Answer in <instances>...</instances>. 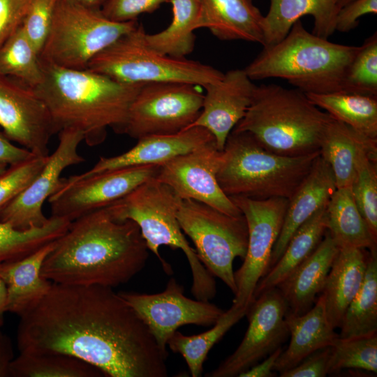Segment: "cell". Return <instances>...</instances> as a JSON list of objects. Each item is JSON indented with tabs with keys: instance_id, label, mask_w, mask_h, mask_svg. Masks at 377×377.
Segmentation results:
<instances>
[{
	"instance_id": "cell-1",
	"label": "cell",
	"mask_w": 377,
	"mask_h": 377,
	"mask_svg": "<svg viewBox=\"0 0 377 377\" xmlns=\"http://www.w3.org/2000/svg\"><path fill=\"white\" fill-rule=\"evenodd\" d=\"M20 318V353L68 355L110 377L168 376L167 357L112 288L52 283Z\"/></svg>"
},
{
	"instance_id": "cell-2",
	"label": "cell",
	"mask_w": 377,
	"mask_h": 377,
	"mask_svg": "<svg viewBox=\"0 0 377 377\" xmlns=\"http://www.w3.org/2000/svg\"><path fill=\"white\" fill-rule=\"evenodd\" d=\"M148 257L138 224L114 219L104 207L71 223L43 261L41 275L59 284L113 288L141 272Z\"/></svg>"
},
{
	"instance_id": "cell-3",
	"label": "cell",
	"mask_w": 377,
	"mask_h": 377,
	"mask_svg": "<svg viewBox=\"0 0 377 377\" xmlns=\"http://www.w3.org/2000/svg\"><path fill=\"white\" fill-rule=\"evenodd\" d=\"M42 63L43 80L33 89L47 106L57 133L77 129L90 147L103 142L108 128L124 134L131 105L143 84L121 82L87 68Z\"/></svg>"
},
{
	"instance_id": "cell-4",
	"label": "cell",
	"mask_w": 377,
	"mask_h": 377,
	"mask_svg": "<svg viewBox=\"0 0 377 377\" xmlns=\"http://www.w3.org/2000/svg\"><path fill=\"white\" fill-rule=\"evenodd\" d=\"M359 47L310 33L300 20L281 41L263 47L244 70L252 80L281 78L305 94L344 91L346 75Z\"/></svg>"
},
{
	"instance_id": "cell-5",
	"label": "cell",
	"mask_w": 377,
	"mask_h": 377,
	"mask_svg": "<svg viewBox=\"0 0 377 377\" xmlns=\"http://www.w3.org/2000/svg\"><path fill=\"white\" fill-rule=\"evenodd\" d=\"M332 117L296 88L256 85L244 116L232 131L248 132L267 150L285 156L320 151Z\"/></svg>"
},
{
	"instance_id": "cell-6",
	"label": "cell",
	"mask_w": 377,
	"mask_h": 377,
	"mask_svg": "<svg viewBox=\"0 0 377 377\" xmlns=\"http://www.w3.org/2000/svg\"><path fill=\"white\" fill-rule=\"evenodd\" d=\"M320 151L300 156L272 153L248 132L227 138L216 178L228 197L289 199L310 172Z\"/></svg>"
},
{
	"instance_id": "cell-7",
	"label": "cell",
	"mask_w": 377,
	"mask_h": 377,
	"mask_svg": "<svg viewBox=\"0 0 377 377\" xmlns=\"http://www.w3.org/2000/svg\"><path fill=\"white\" fill-rule=\"evenodd\" d=\"M180 202L169 186L153 177L105 207L114 219H129L138 224L149 251L158 258L167 274H171L172 269L161 257L159 248L168 246L173 250L181 249L191 267L192 294L206 295L215 289L216 281L179 226L177 215Z\"/></svg>"
},
{
	"instance_id": "cell-8",
	"label": "cell",
	"mask_w": 377,
	"mask_h": 377,
	"mask_svg": "<svg viewBox=\"0 0 377 377\" xmlns=\"http://www.w3.org/2000/svg\"><path fill=\"white\" fill-rule=\"evenodd\" d=\"M145 34L138 24L98 53L87 68L132 84L175 82L205 87L223 77L209 65L156 52L147 45Z\"/></svg>"
},
{
	"instance_id": "cell-9",
	"label": "cell",
	"mask_w": 377,
	"mask_h": 377,
	"mask_svg": "<svg viewBox=\"0 0 377 377\" xmlns=\"http://www.w3.org/2000/svg\"><path fill=\"white\" fill-rule=\"evenodd\" d=\"M138 24L137 20L115 22L101 9L57 0L40 60L68 68H87L98 53Z\"/></svg>"
},
{
	"instance_id": "cell-10",
	"label": "cell",
	"mask_w": 377,
	"mask_h": 377,
	"mask_svg": "<svg viewBox=\"0 0 377 377\" xmlns=\"http://www.w3.org/2000/svg\"><path fill=\"white\" fill-rule=\"evenodd\" d=\"M177 216L201 263L235 295L233 262L236 258H244L248 244L244 216L229 215L193 200H181Z\"/></svg>"
},
{
	"instance_id": "cell-11",
	"label": "cell",
	"mask_w": 377,
	"mask_h": 377,
	"mask_svg": "<svg viewBox=\"0 0 377 377\" xmlns=\"http://www.w3.org/2000/svg\"><path fill=\"white\" fill-rule=\"evenodd\" d=\"M198 87L175 82L143 84L131 105L124 134L138 140L188 128L202 107L204 94Z\"/></svg>"
},
{
	"instance_id": "cell-12",
	"label": "cell",
	"mask_w": 377,
	"mask_h": 377,
	"mask_svg": "<svg viewBox=\"0 0 377 377\" xmlns=\"http://www.w3.org/2000/svg\"><path fill=\"white\" fill-rule=\"evenodd\" d=\"M244 216L248 227L246 253L235 272L237 291L232 304L248 309L257 283L268 270L271 254L280 234L288 199L254 200L229 197Z\"/></svg>"
},
{
	"instance_id": "cell-13",
	"label": "cell",
	"mask_w": 377,
	"mask_h": 377,
	"mask_svg": "<svg viewBox=\"0 0 377 377\" xmlns=\"http://www.w3.org/2000/svg\"><path fill=\"white\" fill-rule=\"evenodd\" d=\"M160 165L122 168L89 176L62 178L49 198L51 216L70 221L106 207L124 197L145 181L156 177Z\"/></svg>"
},
{
	"instance_id": "cell-14",
	"label": "cell",
	"mask_w": 377,
	"mask_h": 377,
	"mask_svg": "<svg viewBox=\"0 0 377 377\" xmlns=\"http://www.w3.org/2000/svg\"><path fill=\"white\" fill-rule=\"evenodd\" d=\"M119 294L145 322L167 357L168 341L180 326L213 325L224 313L209 301L187 297L183 286L175 278H171L165 289L158 293Z\"/></svg>"
},
{
	"instance_id": "cell-15",
	"label": "cell",
	"mask_w": 377,
	"mask_h": 377,
	"mask_svg": "<svg viewBox=\"0 0 377 377\" xmlns=\"http://www.w3.org/2000/svg\"><path fill=\"white\" fill-rule=\"evenodd\" d=\"M288 306L277 288L256 296L248 307L249 326L237 349L209 377H234L281 347L289 336L286 321Z\"/></svg>"
},
{
	"instance_id": "cell-16",
	"label": "cell",
	"mask_w": 377,
	"mask_h": 377,
	"mask_svg": "<svg viewBox=\"0 0 377 377\" xmlns=\"http://www.w3.org/2000/svg\"><path fill=\"white\" fill-rule=\"evenodd\" d=\"M222 157L215 142L178 156L160 166L156 177L181 200H193L232 216L242 214L221 188L216 175Z\"/></svg>"
},
{
	"instance_id": "cell-17",
	"label": "cell",
	"mask_w": 377,
	"mask_h": 377,
	"mask_svg": "<svg viewBox=\"0 0 377 377\" xmlns=\"http://www.w3.org/2000/svg\"><path fill=\"white\" fill-rule=\"evenodd\" d=\"M59 138L57 149L49 155L40 172L0 212V221L22 230L42 227L49 221L43 212L45 201L59 188L64 169L84 161L77 151L84 140L81 131L64 128L59 132Z\"/></svg>"
},
{
	"instance_id": "cell-18",
	"label": "cell",
	"mask_w": 377,
	"mask_h": 377,
	"mask_svg": "<svg viewBox=\"0 0 377 377\" xmlns=\"http://www.w3.org/2000/svg\"><path fill=\"white\" fill-rule=\"evenodd\" d=\"M0 128L11 141L36 156H48L57 133L50 113L35 91L0 74Z\"/></svg>"
},
{
	"instance_id": "cell-19",
	"label": "cell",
	"mask_w": 377,
	"mask_h": 377,
	"mask_svg": "<svg viewBox=\"0 0 377 377\" xmlns=\"http://www.w3.org/2000/svg\"><path fill=\"white\" fill-rule=\"evenodd\" d=\"M256 87L244 69L223 73L219 80L204 87L206 92L201 112L190 127L208 130L216 147L222 151L228 136L249 107Z\"/></svg>"
},
{
	"instance_id": "cell-20",
	"label": "cell",
	"mask_w": 377,
	"mask_h": 377,
	"mask_svg": "<svg viewBox=\"0 0 377 377\" xmlns=\"http://www.w3.org/2000/svg\"><path fill=\"white\" fill-rule=\"evenodd\" d=\"M212 142H215L212 134L201 126H192L175 134L145 136L138 139L133 147L121 154L101 156L91 170L80 175L89 176L130 166H161L178 156Z\"/></svg>"
},
{
	"instance_id": "cell-21",
	"label": "cell",
	"mask_w": 377,
	"mask_h": 377,
	"mask_svg": "<svg viewBox=\"0 0 377 377\" xmlns=\"http://www.w3.org/2000/svg\"><path fill=\"white\" fill-rule=\"evenodd\" d=\"M336 189L332 169L319 155L309 174L288 199L282 228L272 249L268 269L279 259L293 233L327 205Z\"/></svg>"
},
{
	"instance_id": "cell-22",
	"label": "cell",
	"mask_w": 377,
	"mask_h": 377,
	"mask_svg": "<svg viewBox=\"0 0 377 377\" xmlns=\"http://www.w3.org/2000/svg\"><path fill=\"white\" fill-rule=\"evenodd\" d=\"M339 248L327 230L309 257L276 287L286 302L287 313L300 315L313 306Z\"/></svg>"
},
{
	"instance_id": "cell-23",
	"label": "cell",
	"mask_w": 377,
	"mask_h": 377,
	"mask_svg": "<svg viewBox=\"0 0 377 377\" xmlns=\"http://www.w3.org/2000/svg\"><path fill=\"white\" fill-rule=\"evenodd\" d=\"M339 9L338 0H270L269 11L263 20V47L281 41L304 15L313 18L312 33L328 39L336 31Z\"/></svg>"
},
{
	"instance_id": "cell-24",
	"label": "cell",
	"mask_w": 377,
	"mask_h": 377,
	"mask_svg": "<svg viewBox=\"0 0 377 377\" xmlns=\"http://www.w3.org/2000/svg\"><path fill=\"white\" fill-rule=\"evenodd\" d=\"M369 251L355 247H339L320 294L327 319L339 328L349 304L364 281Z\"/></svg>"
},
{
	"instance_id": "cell-25",
	"label": "cell",
	"mask_w": 377,
	"mask_h": 377,
	"mask_svg": "<svg viewBox=\"0 0 377 377\" xmlns=\"http://www.w3.org/2000/svg\"><path fill=\"white\" fill-rule=\"evenodd\" d=\"M286 321L290 341L276 360L274 371L279 373L294 367L313 352L332 346L339 336L327 319L320 295L304 313H287Z\"/></svg>"
},
{
	"instance_id": "cell-26",
	"label": "cell",
	"mask_w": 377,
	"mask_h": 377,
	"mask_svg": "<svg viewBox=\"0 0 377 377\" xmlns=\"http://www.w3.org/2000/svg\"><path fill=\"white\" fill-rule=\"evenodd\" d=\"M202 27L223 40L263 45V15L252 0H200Z\"/></svg>"
},
{
	"instance_id": "cell-27",
	"label": "cell",
	"mask_w": 377,
	"mask_h": 377,
	"mask_svg": "<svg viewBox=\"0 0 377 377\" xmlns=\"http://www.w3.org/2000/svg\"><path fill=\"white\" fill-rule=\"evenodd\" d=\"M56 240L24 258L0 267V278L6 287L7 312L20 316L47 294L52 282L42 276L41 268L45 258L54 248Z\"/></svg>"
},
{
	"instance_id": "cell-28",
	"label": "cell",
	"mask_w": 377,
	"mask_h": 377,
	"mask_svg": "<svg viewBox=\"0 0 377 377\" xmlns=\"http://www.w3.org/2000/svg\"><path fill=\"white\" fill-rule=\"evenodd\" d=\"M319 151L332 169L337 188H350L360 154L377 151V140L332 117L323 135Z\"/></svg>"
},
{
	"instance_id": "cell-29",
	"label": "cell",
	"mask_w": 377,
	"mask_h": 377,
	"mask_svg": "<svg viewBox=\"0 0 377 377\" xmlns=\"http://www.w3.org/2000/svg\"><path fill=\"white\" fill-rule=\"evenodd\" d=\"M326 206L293 233L279 259L257 283L253 299L266 290L276 288L314 251L327 231Z\"/></svg>"
},
{
	"instance_id": "cell-30",
	"label": "cell",
	"mask_w": 377,
	"mask_h": 377,
	"mask_svg": "<svg viewBox=\"0 0 377 377\" xmlns=\"http://www.w3.org/2000/svg\"><path fill=\"white\" fill-rule=\"evenodd\" d=\"M172 19L164 30L145 34L147 45L156 52L174 58L183 59L195 46L194 31L202 28L200 0H170Z\"/></svg>"
},
{
	"instance_id": "cell-31",
	"label": "cell",
	"mask_w": 377,
	"mask_h": 377,
	"mask_svg": "<svg viewBox=\"0 0 377 377\" xmlns=\"http://www.w3.org/2000/svg\"><path fill=\"white\" fill-rule=\"evenodd\" d=\"M327 230L339 247L376 250L377 241L354 200L350 188H337L326 206Z\"/></svg>"
},
{
	"instance_id": "cell-32",
	"label": "cell",
	"mask_w": 377,
	"mask_h": 377,
	"mask_svg": "<svg viewBox=\"0 0 377 377\" xmlns=\"http://www.w3.org/2000/svg\"><path fill=\"white\" fill-rule=\"evenodd\" d=\"M317 107L357 132L377 140V96L338 91L306 94Z\"/></svg>"
},
{
	"instance_id": "cell-33",
	"label": "cell",
	"mask_w": 377,
	"mask_h": 377,
	"mask_svg": "<svg viewBox=\"0 0 377 377\" xmlns=\"http://www.w3.org/2000/svg\"><path fill=\"white\" fill-rule=\"evenodd\" d=\"M247 309L232 304L210 330L198 334L187 336L177 330L169 339L168 346L172 352L179 353L184 357L192 377L201 376L203 364L209 350L246 316Z\"/></svg>"
},
{
	"instance_id": "cell-34",
	"label": "cell",
	"mask_w": 377,
	"mask_h": 377,
	"mask_svg": "<svg viewBox=\"0 0 377 377\" xmlns=\"http://www.w3.org/2000/svg\"><path fill=\"white\" fill-rule=\"evenodd\" d=\"M339 337L367 336L377 332V252L369 251L366 274L359 291L342 318Z\"/></svg>"
},
{
	"instance_id": "cell-35",
	"label": "cell",
	"mask_w": 377,
	"mask_h": 377,
	"mask_svg": "<svg viewBox=\"0 0 377 377\" xmlns=\"http://www.w3.org/2000/svg\"><path fill=\"white\" fill-rule=\"evenodd\" d=\"M71 223L65 219L50 216L43 226L22 230L0 221V267L57 239L67 231Z\"/></svg>"
},
{
	"instance_id": "cell-36",
	"label": "cell",
	"mask_w": 377,
	"mask_h": 377,
	"mask_svg": "<svg viewBox=\"0 0 377 377\" xmlns=\"http://www.w3.org/2000/svg\"><path fill=\"white\" fill-rule=\"evenodd\" d=\"M0 74L32 89L43 80L44 70L40 55L21 25L0 47Z\"/></svg>"
},
{
	"instance_id": "cell-37",
	"label": "cell",
	"mask_w": 377,
	"mask_h": 377,
	"mask_svg": "<svg viewBox=\"0 0 377 377\" xmlns=\"http://www.w3.org/2000/svg\"><path fill=\"white\" fill-rule=\"evenodd\" d=\"M104 376L95 367L61 353H20L11 363L10 377H99Z\"/></svg>"
},
{
	"instance_id": "cell-38",
	"label": "cell",
	"mask_w": 377,
	"mask_h": 377,
	"mask_svg": "<svg viewBox=\"0 0 377 377\" xmlns=\"http://www.w3.org/2000/svg\"><path fill=\"white\" fill-rule=\"evenodd\" d=\"M331 346L329 374L344 369L377 374V332L348 338L338 336Z\"/></svg>"
},
{
	"instance_id": "cell-39",
	"label": "cell",
	"mask_w": 377,
	"mask_h": 377,
	"mask_svg": "<svg viewBox=\"0 0 377 377\" xmlns=\"http://www.w3.org/2000/svg\"><path fill=\"white\" fill-rule=\"evenodd\" d=\"M350 189L359 211L377 241V151L360 154Z\"/></svg>"
},
{
	"instance_id": "cell-40",
	"label": "cell",
	"mask_w": 377,
	"mask_h": 377,
	"mask_svg": "<svg viewBox=\"0 0 377 377\" xmlns=\"http://www.w3.org/2000/svg\"><path fill=\"white\" fill-rule=\"evenodd\" d=\"M344 91L377 96V32L367 38L352 60Z\"/></svg>"
},
{
	"instance_id": "cell-41",
	"label": "cell",
	"mask_w": 377,
	"mask_h": 377,
	"mask_svg": "<svg viewBox=\"0 0 377 377\" xmlns=\"http://www.w3.org/2000/svg\"><path fill=\"white\" fill-rule=\"evenodd\" d=\"M48 156H34L9 165L0 174V212L37 177L45 165Z\"/></svg>"
},
{
	"instance_id": "cell-42",
	"label": "cell",
	"mask_w": 377,
	"mask_h": 377,
	"mask_svg": "<svg viewBox=\"0 0 377 377\" xmlns=\"http://www.w3.org/2000/svg\"><path fill=\"white\" fill-rule=\"evenodd\" d=\"M57 0H32L21 27L39 55L48 36Z\"/></svg>"
},
{
	"instance_id": "cell-43",
	"label": "cell",
	"mask_w": 377,
	"mask_h": 377,
	"mask_svg": "<svg viewBox=\"0 0 377 377\" xmlns=\"http://www.w3.org/2000/svg\"><path fill=\"white\" fill-rule=\"evenodd\" d=\"M170 0H105L101 13L108 19L119 22L137 20L141 14L152 13Z\"/></svg>"
},
{
	"instance_id": "cell-44",
	"label": "cell",
	"mask_w": 377,
	"mask_h": 377,
	"mask_svg": "<svg viewBox=\"0 0 377 377\" xmlns=\"http://www.w3.org/2000/svg\"><path fill=\"white\" fill-rule=\"evenodd\" d=\"M332 346L319 349L294 367L279 373L281 377H325L329 374Z\"/></svg>"
},
{
	"instance_id": "cell-45",
	"label": "cell",
	"mask_w": 377,
	"mask_h": 377,
	"mask_svg": "<svg viewBox=\"0 0 377 377\" xmlns=\"http://www.w3.org/2000/svg\"><path fill=\"white\" fill-rule=\"evenodd\" d=\"M32 0H0V47L21 25Z\"/></svg>"
},
{
	"instance_id": "cell-46",
	"label": "cell",
	"mask_w": 377,
	"mask_h": 377,
	"mask_svg": "<svg viewBox=\"0 0 377 377\" xmlns=\"http://www.w3.org/2000/svg\"><path fill=\"white\" fill-rule=\"evenodd\" d=\"M376 13L377 0H353L339 9L335 30L348 32L358 26L360 17Z\"/></svg>"
},
{
	"instance_id": "cell-47",
	"label": "cell",
	"mask_w": 377,
	"mask_h": 377,
	"mask_svg": "<svg viewBox=\"0 0 377 377\" xmlns=\"http://www.w3.org/2000/svg\"><path fill=\"white\" fill-rule=\"evenodd\" d=\"M34 156L28 149L13 144L0 128V165H11Z\"/></svg>"
},
{
	"instance_id": "cell-48",
	"label": "cell",
	"mask_w": 377,
	"mask_h": 377,
	"mask_svg": "<svg viewBox=\"0 0 377 377\" xmlns=\"http://www.w3.org/2000/svg\"><path fill=\"white\" fill-rule=\"evenodd\" d=\"M283 351L281 347L277 348L263 359L262 362L254 364L241 373L239 377H271L274 375V367L278 357Z\"/></svg>"
},
{
	"instance_id": "cell-49",
	"label": "cell",
	"mask_w": 377,
	"mask_h": 377,
	"mask_svg": "<svg viewBox=\"0 0 377 377\" xmlns=\"http://www.w3.org/2000/svg\"><path fill=\"white\" fill-rule=\"evenodd\" d=\"M14 358L11 340L0 330V377H10V365Z\"/></svg>"
},
{
	"instance_id": "cell-50",
	"label": "cell",
	"mask_w": 377,
	"mask_h": 377,
	"mask_svg": "<svg viewBox=\"0 0 377 377\" xmlns=\"http://www.w3.org/2000/svg\"><path fill=\"white\" fill-rule=\"evenodd\" d=\"M7 292L3 281L0 278V327L4 324V315L7 312Z\"/></svg>"
},
{
	"instance_id": "cell-51",
	"label": "cell",
	"mask_w": 377,
	"mask_h": 377,
	"mask_svg": "<svg viewBox=\"0 0 377 377\" xmlns=\"http://www.w3.org/2000/svg\"><path fill=\"white\" fill-rule=\"evenodd\" d=\"M89 7L101 9L105 0H70Z\"/></svg>"
},
{
	"instance_id": "cell-52",
	"label": "cell",
	"mask_w": 377,
	"mask_h": 377,
	"mask_svg": "<svg viewBox=\"0 0 377 377\" xmlns=\"http://www.w3.org/2000/svg\"><path fill=\"white\" fill-rule=\"evenodd\" d=\"M352 1L353 0H338L340 8Z\"/></svg>"
},
{
	"instance_id": "cell-53",
	"label": "cell",
	"mask_w": 377,
	"mask_h": 377,
	"mask_svg": "<svg viewBox=\"0 0 377 377\" xmlns=\"http://www.w3.org/2000/svg\"><path fill=\"white\" fill-rule=\"evenodd\" d=\"M8 165H0V174L3 172L6 168Z\"/></svg>"
}]
</instances>
